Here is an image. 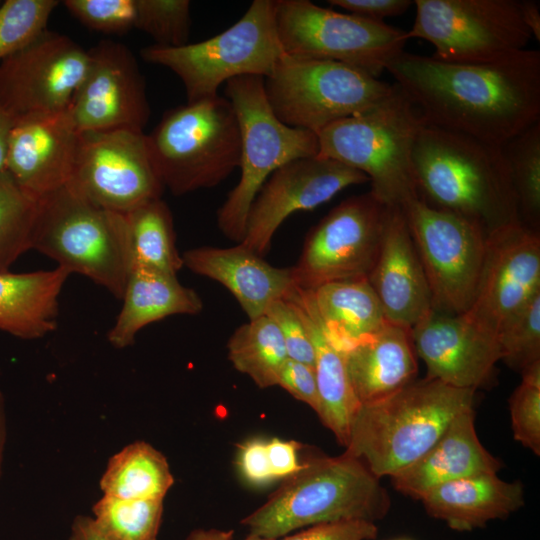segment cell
I'll use <instances>...</instances> for the list:
<instances>
[{
    "mask_svg": "<svg viewBox=\"0 0 540 540\" xmlns=\"http://www.w3.org/2000/svg\"><path fill=\"white\" fill-rule=\"evenodd\" d=\"M5 407L4 406V396L2 394V392L0 391V409Z\"/></svg>",
    "mask_w": 540,
    "mask_h": 540,
    "instance_id": "db71d44e",
    "label": "cell"
},
{
    "mask_svg": "<svg viewBox=\"0 0 540 540\" xmlns=\"http://www.w3.org/2000/svg\"><path fill=\"white\" fill-rule=\"evenodd\" d=\"M411 160L419 198L431 207L471 221L487 235L520 222L501 146L426 122Z\"/></svg>",
    "mask_w": 540,
    "mask_h": 540,
    "instance_id": "7a4b0ae2",
    "label": "cell"
},
{
    "mask_svg": "<svg viewBox=\"0 0 540 540\" xmlns=\"http://www.w3.org/2000/svg\"><path fill=\"white\" fill-rule=\"evenodd\" d=\"M474 393L425 377L361 403L345 451L378 478L391 477L419 460L459 413L473 408Z\"/></svg>",
    "mask_w": 540,
    "mask_h": 540,
    "instance_id": "3957f363",
    "label": "cell"
},
{
    "mask_svg": "<svg viewBox=\"0 0 540 540\" xmlns=\"http://www.w3.org/2000/svg\"><path fill=\"white\" fill-rule=\"evenodd\" d=\"M227 348L233 367L259 388L277 386L288 356L282 335L270 317L265 314L239 326Z\"/></svg>",
    "mask_w": 540,
    "mask_h": 540,
    "instance_id": "d6a6232c",
    "label": "cell"
},
{
    "mask_svg": "<svg viewBox=\"0 0 540 540\" xmlns=\"http://www.w3.org/2000/svg\"><path fill=\"white\" fill-rule=\"evenodd\" d=\"M391 506L387 490L365 463L346 451L318 456L283 483L241 523L250 534L278 539L320 523L383 519Z\"/></svg>",
    "mask_w": 540,
    "mask_h": 540,
    "instance_id": "277c9868",
    "label": "cell"
},
{
    "mask_svg": "<svg viewBox=\"0 0 540 540\" xmlns=\"http://www.w3.org/2000/svg\"><path fill=\"white\" fill-rule=\"evenodd\" d=\"M56 0H6L0 3V62L20 51L45 30L59 5Z\"/></svg>",
    "mask_w": 540,
    "mask_h": 540,
    "instance_id": "74e56055",
    "label": "cell"
},
{
    "mask_svg": "<svg viewBox=\"0 0 540 540\" xmlns=\"http://www.w3.org/2000/svg\"><path fill=\"white\" fill-rule=\"evenodd\" d=\"M88 55L86 73L67 108L78 132L143 131L150 106L133 53L122 43L102 40Z\"/></svg>",
    "mask_w": 540,
    "mask_h": 540,
    "instance_id": "ac0fdd59",
    "label": "cell"
},
{
    "mask_svg": "<svg viewBox=\"0 0 540 540\" xmlns=\"http://www.w3.org/2000/svg\"><path fill=\"white\" fill-rule=\"evenodd\" d=\"M520 11L524 24L532 37L540 40V5L537 1L520 0Z\"/></svg>",
    "mask_w": 540,
    "mask_h": 540,
    "instance_id": "681fc988",
    "label": "cell"
},
{
    "mask_svg": "<svg viewBox=\"0 0 540 540\" xmlns=\"http://www.w3.org/2000/svg\"><path fill=\"white\" fill-rule=\"evenodd\" d=\"M497 341L501 360L520 373L540 362V291L505 321Z\"/></svg>",
    "mask_w": 540,
    "mask_h": 540,
    "instance_id": "8d00e7d4",
    "label": "cell"
},
{
    "mask_svg": "<svg viewBox=\"0 0 540 540\" xmlns=\"http://www.w3.org/2000/svg\"><path fill=\"white\" fill-rule=\"evenodd\" d=\"M389 207L370 192L349 197L311 229L297 264V287L314 290L339 280L368 278L377 260Z\"/></svg>",
    "mask_w": 540,
    "mask_h": 540,
    "instance_id": "5bb4252c",
    "label": "cell"
},
{
    "mask_svg": "<svg viewBox=\"0 0 540 540\" xmlns=\"http://www.w3.org/2000/svg\"><path fill=\"white\" fill-rule=\"evenodd\" d=\"M66 186L95 205L122 214L161 198L164 188L146 134L129 129L79 132Z\"/></svg>",
    "mask_w": 540,
    "mask_h": 540,
    "instance_id": "9a60e30c",
    "label": "cell"
},
{
    "mask_svg": "<svg viewBox=\"0 0 540 540\" xmlns=\"http://www.w3.org/2000/svg\"><path fill=\"white\" fill-rule=\"evenodd\" d=\"M522 380L509 399L513 437L540 455V362L521 372Z\"/></svg>",
    "mask_w": 540,
    "mask_h": 540,
    "instance_id": "ab89813d",
    "label": "cell"
},
{
    "mask_svg": "<svg viewBox=\"0 0 540 540\" xmlns=\"http://www.w3.org/2000/svg\"><path fill=\"white\" fill-rule=\"evenodd\" d=\"M122 307L107 334L115 348L132 345L145 326L171 315L198 314L202 300L193 289L182 285L177 275L134 268L121 297Z\"/></svg>",
    "mask_w": 540,
    "mask_h": 540,
    "instance_id": "4316f807",
    "label": "cell"
},
{
    "mask_svg": "<svg viewBox=\"0 0 540 540\" xmlns=\"http://www.w3.org/2000/svg\"><path fill=\"white\" fill-rule=\"evenodd\" d=\"M368 280L390 323L411 330L433 311L429 284L400 208L388 209Z\"/></svg>",
    "mask_w": 540,
    "mask_h": 540,
    "instance_id": "7402d4cb",
    "label": "cell"
},
{
    "mask_svg": "<svg viewBox=\"0 0 540 540\" xmlns=\"http://www.w3.org/2000/svg\"><path fill=\"white\" fill-rule=\"evenodd\" d=\"M275 21L285 54L340 62L378 78L404 51L407 32L309 0H275Z\"/></svg>",
    "mask_w": 540,
    "mask_h": 540,
    "instance_id": "8fae6325",
    "label": "cell"
},
{
    "mask_svg": "<svg viewBox=\"0 0 540 540\" xmlns=\"http://www.w3.org/2000/svg\"><path fill=\"white\" fill-rule=\"evenodd\" d=\"M428 124L503 145L540 122V52L453 63L402 51L386 66Z\"/></svg>",
    "mask_w": 540,
    "mask_h": 540,
    "instance_id": "6da1fadb",
    "label": "cell"
},
{
    "mask_svg": "<svg viewBox=\"0 0 540 540\" xmlns=\"http://www.w3.org/2000/svg\"><path fill=\"white\" fill-rule=\"evenodd\" d=\"M237 467L241 476L250 484L261 486L275 480L267 452V441L253 438L238 448Z\"/></svg>",
    "mask_w": 540,
    "mask_h": 540,
    "instance_id": "f6af8a7d",
    "label": "cell"
},
{
    "mask_svg": "<svg viewBox=\"0 0 540 540\" xmlns=\"http://www.w3.org/2000/svg\"><path fill=\"white\" fill-rule=\"evenodd\" d=\"M6 436H7V424H6L5 407H3L0 409V475L2 472Z\"/></svg>",
    "mask_w": 540,
    "mask_h": 540,
    "instance_id": "f5cc1de1",
    "label": "cell"
},
{
    "mask_svg": "<svg viewBox=\"0 0 540 540\" xmlns=\"http://www.w3.org/2000/svg\"><path fill=\"white\" fill-rule=\"evenodd\" d=\"M377 535L374 522L353 519L316 524L279 540H373Z\"/></svg>",
    "mask_w": 540,
    "mask_h": 540,
    "instance_id": "7bdbcfd3",
    "label": "cell"
},
{
    "mask_svg": "<svg viewBox=\"0 0 540 540\" xmlns=\"http://www.w3.org/2000/svg\"><path fill=\"white\" fill-rule=\"evenodd\" d=\"M173 484L166 457L145 441L114 454L99 483L104 496L125 500H164Z\"/></svg>",
    "mask_w": 540,
    "mask_h": 540,
    "instance_id": "4dcf8cb0",
    "label": "cell"
},
{
    "mask_svg": "<svg viewBox=\"0 0 540 540\" xmlns=\"http://www.w3.org/2000/svg\"><path fill=\"white\" fill-rule=\"evenodd\" d=\"M68 540H110L97 527L94 519L86 515L77 516L71 526Z\"/></svg>",
    "mask_w": 540,
    "mask_h": 540,
    "instance_id": "c3c4849f",
    "label": "cell"
},
{
    "mask_svg": "<svg viewBox=\"0 0 540 540\" xmlns=\"http://www.w3.org/2000/svg\"><path fill=\"white\" fill-rule=\"evenodd\" d=\"M285 299L296 307L313 344L314 370L320 397L318 417L337 441L345 446L352 418L360 405L349 382L345 353L325 334L310 290L295 286Z\"/></svg>",
    "mask_w": 540,
    "mask_h": 540,
    "instance_id": "83f0119b",
    "label": "cell"
},
{
    "mask_svg": "<svg viewBox=\"0 0 540 540\" xmlns=\"http://www.w3.org/2000/svg\"><path fill=\"white\" fill-rule=\"evenodd\" d=\"M328 3L347 13L373 21L404 14L413 4L410 0H329Z\"/></svg>",
    "mask_w": 540,
    "mask_h": 540,
    "instance_id": "bcb514c9",
    "label": "cell"
},
{
    "mask_svg": "<svg viewBox=\"0 0 540 540\" xmlns=\"http://www.w3.org/2000/svg\"><path fill=\"white\" fill-rule=\"evenodd\" d=\"M164 500H125L102 496L92 517L110 540H157Z\"/></svg>",
    "mask_w": 540,
    "mask_h": 540,
    "instance_id": "e575fe53",
    "label": "cell"
},
{
    "mask_svg": "<svg viewBox=\"0 0 540 540\" xmlns=\"http://www.w3.org/2000/svg\"><path fill=\"white\" fill-rule=\"evenodd\" d=\"M78 141L68 109L14 117L6 171L24 192L39 200L69 182Z\"/></svg>",
    "mask_w": 540,
    "mask_h": 540,
    "instance_id": "ffe728a7",
    "label": "cell"
},
{
    "mask_svg": "<svg viewBox=\"0 0 540 540\" xmlns=\"http://www.w3.org/2000/svg\"><path fill=\"white\" fill-rule=\"evenodd\" d=\"M410 332L415 353L426 365V377L455 388L482 387L501 360L497 338L478 330L462 314L432 311Z\"/></svg>",
    "mask_w": 540,
    "mask_h": 540,
    "instance_id": "44dd1931",
    "label": "cell"
},
{
    "mask_svg": "<svg viewBox=\"0 0 540 540\" xmlns=\"http://www.w3.org/2000/svg\"><path fill=\"white\" fill-rule=\"evenodd\" d=\"M366 182V175L332 159L292 160L274 171L259 190L240 244L263 257L275 232L291 214L312 210L345 188Z\"/></svg>",
    "mask_w": 540,
    "mask_h": 540,
    "instance_id": "d6986e66",
    "label": "cell"
},
{
    "mask_svg": "<svg viewBox=\"0 0 540 540\" xmlns=\"http://www.w3.org/2000/svg\"><path fill=\"white\" fill-rule=\"evenodd\" d=\"M131 270L144 268L177 275L184 267L176 247L173 218L161 199L147 201L125 214Z\"/></svg>",
    "mask_w": 540,
    "mask_h": 540,
    "instance_id": "1f68e13d",
    "label": "cell"
},
{
    "mask_svg": "<svg viewBox=\"0 0 540 540\" xmlns=\"http://www.w3.org/2000/svg\"><path fill=\"white\" fill-rule=\"evenodd\" d=\"M266 315L278 327L288 359L314 367L315 354L307 328L296 307L287 299L273 302Z\"/></svg>",
    "mask_w": 540,
    "mask_h": 540,
    "instance_id": "b9f144b4",
    "label": "cell"
},
{
    "mask_svg": "<svg viewBox=\"0 0 540 540\" xmlns=\"http://www.w3.org/2000/svg\"><path fill=\"white\" fill-rule=\"evenodd\" d=\"M0 3H1V1H0Z\"/></svg>",
    "mask_w": 540,
    "mask_h": 540,
    "instance_id": "11a10c76",
    "label": "cell"
},
{
    "mask_svg": "<svg viewBox=\"0 0 540 540\" xmlns=\"http://www.w3.org/2000/svg\"><path fill=\"white\" fill-rule=\"evenodd\" d=\"M408 39L434 47L432 57L453 63H490L527 49L532 34L520 0H415Z\"/></svg>",
    "mask_w": 540,
    "mask_h": 540,
    "instance_id": "7c38bea8",
    "label": "cell"
},
{
    "mask_svg": "<svg viewBox=\"0 0 540 540\" xmlns=\"http://www.w3.org/2000/svg\"><path fill=\"white\" fill-rule=\"evenodd\" d=\"M310 291L325 334L344 353L388 323L368 278L333 281Z\"/></svg>",
    "mask_w": 540,
    "mask_h": 540,
    "instance_id": "f546056e",
    "label": "cell"
},
{
    "mask_svg": "<svg viewBox=\"0 0 540 540\" xmlns=\"http://www.w3.org/2000/svg\"><path fill=\"white\" fill-rule=\"evenodd\" d=\"M67 11L87 28L105 34L135 29L136 0H65Z\"/></svg>",
    "mask_w": 540,
    "mask_h": 540,
    "instance_id": "60d3db41",
    "label": "cell"
},
{
    "mask_svg": "<svg viewBox=\"0 0 540 540\" xmlns=\"http://www.w3.org/2000/svg\"><path fill=\"white\" fill-rule=\"evenodd\" d=\"M69 275L58 266L27 273L0 272V330L25 340L53 332Z\"/></svg>",
    "mask_w": 540,
    "mask_h": 540,
    "instance_id": "f1b7e54d",
    "label": "cell"
},
{
    "mask_svg": "<svg viewBox=\"0 0 540 540\" xmlns=\"http://www.w3.org/2000/svg\"><path fill=\"white\" fill-rule=\"evenodd\" d=\"M420 500L431 517L463 532L517 511L524 490L520 482L504 481L497 473H479L437 486Z\"/></svg>",
    "mask_w": 540,
    "mask_h": 540,
    "instance_id": "d4e9b609",
    "label": "cell"
},
{
    "mask_svg": "<svg viewBox=\"0 0 540 540\" xmlns=\"http://www.w3.org/2000/svg\"><path fill=\"white\" fill-rule=\"evenodd\" d=\"M14 117L0 105V172L6 171V153Z\"/></svg>",
    "mask_w": 540,
    "mask_h": 540,
    "instance_id": "816d5d0a",
    "label": "cell"
},
{
    "mask_svg": "<svg viewBox=\"0 0 540 540\" xmlns=\"http://www.w3.org/2000/svg\"><path fill=\"white\" fill-rule=\"evenodd\" d=\"M402 211L429 284L433 311L465 313L476 293L487 233L420 198L408 202Z\"/></svg>",
    "mask_w": 540,
    "mask_h": 540,
    "instance_id": "4fadbf2b",
    "label": "cell"
},
{
    "mask_svg": "<svg viewBox=\"0 0 540 540\" xmlns=\"http://www.w3.org/2000/svg\"><path fill=\"white\" fill-rule=\"evenodd\" d=\"M192 272L225 286L249 320L265 315L270 305L296 286L292 268H278L242 244L230 248L198 247L182 254Z\"/></svg>",
    "mask_w": 540,
    "mask_h": 540,
    "instance_id": "603a6c76",
    "label": "cell"
},
{
    "mask_svg": "<svg viewBox=\"0 0 540 540\" xmlns=\"http://www.w3.org/2000/svg\"><path fill=\"white\" fill-rule=\"evenodd\" d=\"M277 386L307 404L318 415L320 397L314 367L287 359L280 371Z\"/></svg>",
    "mask_w": 540,
    "mask_h": 540,
    "instance_id": "ee69618b",
    "label": "cell"
},
{
    "mask_svg": "<svg viewBox=\"0 0 540 540\" xmlns=\"http://www.w3.org/2000/svg\"><path fill=\"white\" fill-rule=\"evenodd\" d=\"M37 201L31 249L121 299L131 271L125 214L99 207L68 186Z\"/></svg>",
    "mask_w": 540,
    "mask_h": 540,
    "instance_id": "8992f818",
    "label": "cell"
},
{
    "mask_svg": "<svg viewBox=\"0 0 540 540\" xmlns=\"http://www.w3.org/2000/svg\"><path fill=\"white\" fill-rule=\"evenodd\" d=\"M283 55L275 0L253 1L236 23L204 41L141 50L144 61L178 76L188 103L218 95L219 87L236 77H268Z\"/></svg>",
    "mask_w": 540,
    "mask_h": 540,
    "instance_id": "9c48e42d",
    "label": "cell"
},
{
    "mask_svg": "<svg viewBox=\"0 0 540 540\" xmlns=\"http://www.w3.org/2000/svg\"><path fill=\"white\" fill-rule=\"evenodd\" d=\"M540 291V235L513 223L487 235L476 293L464 318L497 338L505 321Z\"/></svg>",
    "mask_w": 540,
    "mask_h": 540,
    "instance_id": "e0dca14e",
    "label": "cell"
},
{
    "mask_svg": "<svg viewBox=\"0 0 540 540\" xmlns=\"http://www.w3.org/2000/svg\"><path fill=\"white\" fill-rule=\"evenodd\" d=\"M425 123L419 109L394 83L390 93L371 108L322 129L317 134V156L363 173L378 201L402 209L419 198L411 157Z\"/></svg>",
    "mask_w": 540,
    "mask_h": 540,
    "instance_id": "5b68a950",
    "label": "cell"
},
{
    "mask_svg": "<svg viewBox=\"0 0 540 540\" xmlns=\"http://www.w3.org/2000/svg\"><path fill=\"white\" fill-rule=\"evenodd\" d=\"M233 530H220L216 528L195 529L191 531L185 540H233ZM244 540H278L250 534Z\"/></svg>",
    "mask_w": 540,
    "mask_h": 540,
    "instance_id": "f907efd6",
    "label": "cell"
},
{
    "mask_svg": "<svg viewBox=\"0 0 540 540\" xmlns=\"http://www.w3.org/2000/svg\"><path fill=\"white\" fill-rule=\"evenodd\" d=\"M267 101L284 124L318 134L387 96L393 84L349 65L285 54L264 78Z\"/></svg>",
    "mask_w": 540,
    "mask_h": 540,
    "instance_id": "30bf717a",
    "label": "cell"
},
{
    "mask_svg": "<svg viewBox=\"0 0 540 540\" xmlns=\"http://www.w3.org/2000/svg\"><path fill=\"white\" fill-rule=\"evenodd\" d=\"M473 408L459 413L415 463L391 476L394 488L420 500L427 492L479 473H498L502 462L480 442Z\"/></svg>",
    "mask_w": 540,
    "mask_h": 540,
    "instance_id": "cb8c5ba5",
    "label": "cell"
},
{
    "mask_svg": "<svg viewBox=\"0 0 540 540\" xmlns=\"http://www.w3.org/2000/svg\"><path fill=\"white\" fill-rule=\"evenodd\" d=\"M520 222L540 227V122L515 135L503 145Z\"/></svg>",
    "mask_w": 540,
    "mask_h": 540,
    "instance_id": "836d02e7",
    "label": "cell"
},
{
    "mask_svg": "<svg viewBox=\"0 0 540 540\" xmlns=\"http://www.w3.org/2000/svg\"><path fill=\"white\" fill-rule=\"evenodd\" d=\"M345 362L360 404L398 391L415 380L418 371L410 330L390 322L348 350Z\"/></svg>",
    "mask_w": 540,
    "mask_h": 540,
    "instance_id": "484cf974",
    "label": "cell"
},
{
    "mask_svg": "<svg viewBox=\"0 0 540 540\" xmlns=\"http://www.w3.org/2000/svg\"><path fill=\"white\" fill-rule=\"evenodd\" d=\"M88 61V50L46 29L0 62V105L13 117L66 110Z\"/></svg>",
    "mask_w": 540,
    "mask_h": 540,
    "instance_id": "2e32d148",
    "label": "cell"
},
{
    "mask_svg": "<svg viewBox=\"0 0 540 540\" xmlns=\"http://www.w3.org/2000/svg\"><path fill=\"white\" fill-rule=\"evenodd\" d=\"M146 139L163 187L176 196L215 187L240 164L238 119L219 94L167 110Z\"/></svg>",
    "mask_w": 540,
    "mask_h": 540,
    "instance_id": "52a82bcc",
    "label": "cell"
},
{
    "mask_svg": "<svg viewBox=\"0 0 540 540\" xmlns=\"http://www.w3.org/2000/svg\"><path fill=\"white\" fill-rule=\"evenodd\" d=\"M300 448L301 445L294 440L273 438L267 441L269 462L275 480L286 479L302 467L298 458Z\"/></svg>",
    "mask_w": 540,
    "mask_h": 540,
    "instance_id": "7dc6e473",
    "label": "cell"
},
{
    "mask_svg": "<svg viewBox=\"0 0 540 540\" xmlns=\"http://www.w3.org/2000/svg\"><path fill=\"white\" fill-rule=\"evenodd\" d=\"M135 29L153 38L155 45L178 47L188 43L191 3L188 0H136Z\"/></svg>",
    "mask_w": 540,
    "mask_h": 540,
    "instance_id": "f35d334b",
    "label": "cell"
},
{
    "mask_svg": "<svg viewBox=\"0 0 540 540\" xmlns=\"http://www.w3.org/2000/svg\"><path fill=\"white\" fill-rule=\"evenodd\" d=\"M240 128V180L218 209L217 224L230 240L241 243L249 209L270 175L286 163L319 152L316 133L290 127L271 109L264 78L246 75L225 83Z\"/></svg>",
    "mask_w": 540,
    "mask_h": 540,
    "instance_id": "ba28073f",
    "label": "cell"
},
{
    "mask_svg": "<svg viewBox=\"0 0 540 540\" xmlns=\"http://www.w3.org/2000/svg\"><path fill=\"white\" fill-rule=\"evenodd\" d=\"M37 200L24 192L7 171L0 172V272L31 249Z\"/></svg>",
    "mask_w": 540,
    "mask_h": 540,
    "instance_id": "d590c367",
    "label": "cell"
}]
</instances>
